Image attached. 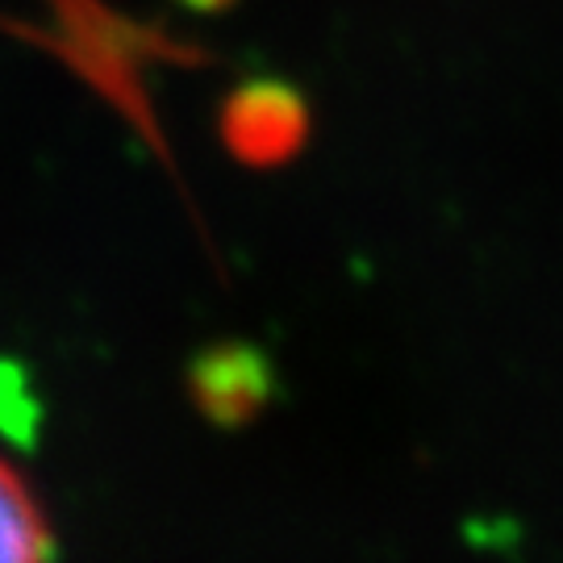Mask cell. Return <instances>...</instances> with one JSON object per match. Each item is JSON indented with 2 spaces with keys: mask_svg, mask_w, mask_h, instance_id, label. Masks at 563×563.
Returning a JSON list of instances; mask_svg holds the SVG:
<instances>
[{
  "mask_svg": "<svg viewBox=\"0 0 563 563\" xmlns=\"http://www.w3.org/2000/svg\"><path fill=\"white\" fill-rule=\"evenodd\" d=\"M180 4L197 9V13H222V9H230L234 0H180Z\"/></svg>",
  "mask_w": 563,
  "mask_h": 563,
  "instance_id": "5",
  "label": "cell"
},
{
  "mask_svg": "<svg viewBox=\"0 0 563 563\" xmlns=\"http://www.w3.org/2000/svg\"><path fill=\"white\" fill-rule=\"evenodd\" d=\"M276 393L272 360L251 342H213L188 363V397L222 430L246 426Z\"/></svg>",
  "mask_w": 563,
  "mask_h": 563,
  "instance_id": "2",
  "label": "cell"
},
{
  "mask_svg": "<svg viewBox=\"0 0 563 563\" xmlns=\"http://www.w3.org/2000/svg\"><path fill=\"white\" fill-rule=\"evenodd\" d=\"M38 426L42 405L30 380H25V372L13 360H0V434L13 439L18 446H34L38 443Z\"/></svg>",
  "mask_w": 563,
  "mask_h": 563,
  "instance_id": "4",
  "label": "cell"
},
{
  "mask_svg": "<svg viewBox=\"0 0 563 563\" xmlns=\"http://www.w3.org/2000/svg\"><path fill=\"white\" fill-rule=\"evenodd\" d=\"M46 555H55V530L25 476L13 463L0 460V560L25 563Z\"/></svg>",
  "mask_w": 563,
  "mask_h": 563,
  "instance_id": "3",
  "label": "cell"
},
{
  "mask_svg": "<svg viewBox=\"0 0 563 563\" xmlns=\"http://www.w3.org/2000/svg\"><path fill=\"white\" fill-rule=\"evenodd\" d=\"M225 151L246 167H280L309 139V104L284 80H251L222 104Z\"/></svg>",
  "mask_w": 563,
  "mask_h": 563,
  "instance_id": "1",
  "label": "cell"
}]
</instances>
